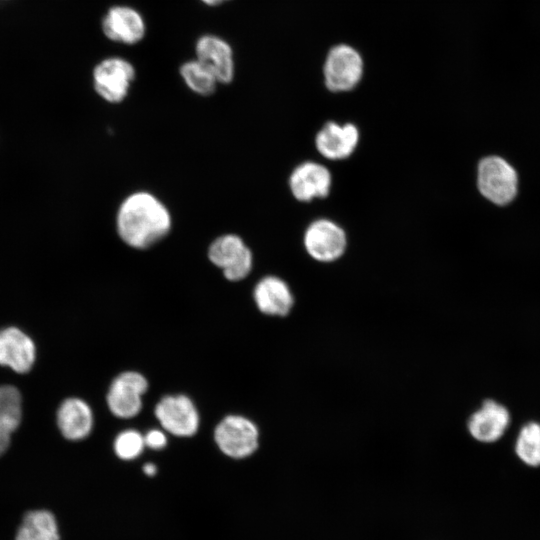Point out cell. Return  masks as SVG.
<instances>
[{"mask_svg": "<svg viewBox=\"0 0 540 540\" xmlns=\"http://www.w3.org/2000/svg\"><path fill=\"white\" fill-rule=\"evenodd\" d=\"M171 227L169 209L150 192H133L118 208L117 233L121 240L133 249L151 248L169 234Z\"/></svg>", "mask_w": 540, "mask_h": 540, "instance_id": "1", "label": "cell"}, {"mask_svg": "<svg viewBox=\"0 0 540 540\" xmlns=\"http://www.w3.org/2000/svg\"><path fill=\"white\" fill-rule=\"evenodd\" d=\"M518 174L504 158L491 155L480 160L477 167V188L495 205L511 203L518 193Z\"/></svg>", "mask_w": 540, "mask_h": 540, "instance_id": "2", "label": "cell"}, {"mask_svg": "<svg viewBox=\"0 0 540 540\" xmlns=\"http://www.w3.org/2000/svg\"><path fill=\"white\" fill-rule=\"evenodd\" d=\"M135 77L133 64L120 56L103 58L92 70L95 92L112 104L121 103L128 96Z\"/></svg>", "mask_w": 540, "mask_h": 540, "instance_id": "3", "label": "cell"}, {"mask_svg": "<svg viewBox=\"0 0 540 540\" xmlns=\"http://www.w3.org/2000/svg\"><path fill=\"white\" fill-rule=\"evenodd\" d=\"M207 255L229 281L243 280L253 267V253L237 234L228 233L214 239Z\"/></svg>", "mask_w": 540, "mask_h": 540, "instance_id": "4", "label": "cell"}, {"mask_svg": "<svg viewBox=\"0 0 540 540\" xmlns=\"http://www.w3.org/2000/svg\"><path fill=\"white\" fill-rule=\"evenodd\" d=\"M363 61L351 46L340 44L333 47L324 64V81L333 92L353 89L361 80Z\"/></svg>", "mask_w": 540, "mask_h": 540, "instance_id": "5", "label": "cell"}, {"mask_svg": "<svg viewBox=\"0 0 540 540\" xmlns=\"http://www.w3.org/2000/svg\"><path fill=\"white\" fill-rule=\"evenodd\" d=\"M215 441L229 457L241 459L250 456L258 447V430L249 419L229 415L216 427Z\"/></svg>", "mask_w": 540, "mask_h": 540, "instance_id": "6", "label": "cell"}, {"mask_svg": "<svg viewBox=\"0 0 540 540\" xmlns=\"http://www.w3.org/2000/svg\"><path fill=\"white\" fill-rule=\"evenodd\" d=\"M344 230L328 219L312 222L304 234L307 253L319 262H332L341 257L346 249Z\"/></svg>", "mask_w": 540, "mask_h": 540, "instance_id": "7", "label": "cell"}, {"mask_svg": "<svg viewBox=\"0 0 540 540\" xmlns=\"http://www.w3.org/2000/svg\"><path fill=\"white\" fill-rule=\"evenodd\" d=\"M101 29L110 41L134 45L146 34V22L143 15L128 5H113L103 15Z\"/></svg>", "mask_w": 540, "mask_h": 540, "instance_id": "8", "label": "cell"}, {"mask_svg": "<svg viewBox=\"0 0 540 540\" xmlns=\"http://www.w3.org/2000/svg\"><path fill=\"white\" fill-rule=\"evenodd\" d=\"M148 388V382L143 375L127 371L118 375L112 382L107 404L110 411L120 418L136 416L142 407V395Z\"/></svg>", "mask_w": 540, "mask_h": 540, "instance_id": "9", "label": "cell"}, {"mask_svg": "<svg viewBox=\"0 0 540 540\" xmlns=\"http://www.w3.org/2000/svg\"><path fill=\"white\" fill-rule=\"evenodd\" d=\"M155 415L162 427L173 435L188 437L198 430L199 414L185 395L162 398L155 407Z\"/></svg>", "mask_w": 540, "mask_h": 540, "instance_id": "10", "label": "cell"}, {"mask_svg": "<svg viewBox=\"0 0 540 540\" xmlns=\"http://www.w3.org/2000/svg\"><path fill=\"white\" fill-rule=\"evenodd\" d=\"M195 58L206 66L219 84H229L235 75L233 48L215 34H204L195 43Z\"/></svg>", "mask_w": 540, "mask_h": 540, "instance_id": "11", "label": "cell"}, {"mask_svg": "<svg viewBox=\"0 0 540 540\" xmlns=\"http://www.w3.org/2000/svg\"><path fill=\"white\" fill-rule=\"evenodd\" d=\"M509 423L508 409L494 400L487 399L469 417L467 428L475 440L492 443L504 435Z\"/></svg>", "mask_w": 540, "mask_h": 540, "instance_id": "12", "label": "cell"}, {"mask_svg": "<svg viewBox=\"0 0 540 540\" xmlns=\"http://www.w3.org/2000/svg\"><path fill=\"white\" fill-rule=\"evenodd\" d=\"M331 174L316 162L306 161L294 168L289 177V188L297 200L309 202L314 198H324L329 194Z\"/></svg>", "mask_w": 540, "mask_h": 540, "instance_id": "13", "label": "cell"}, {"mask_svg": "<svg viewBox=\"0 0 540 540\" xmlns=\"http://www.w3.org/2000/svg\"><path fill=\"white\" fill-rule=\"evenodd\" d=\"M359 142V131L351 123H326L315 138L318 152L325 158L340 160L349 157Z\"/></svg>", "mask_w": 540, "mask_h": 540, "instance_id": "14", "label": "cell"}, {"mask_svg": "<svg viewBox=\"0 0 540 540\" xmlns=\"http://www.w3.org/2000/svg\"><path fill=\"white\" fill-rule=\"evenodd\" d=\"M35 352L32 339L20 329L9 327L0 330V365L26 373L32 368Z\"/></svg>", "mask_w": 540, "mask_h": 540, "instance_id": "15", "label": "cell"}, {"mask_svg": "<svg viewBox=\"0 0 540 540\" xmlns=\"http://www.w3.org/2000/svg\"><path fill=\"white\" fill-rule=\"evenodd\" d=\"M253 296L258 309L271 316H286L294 305L288 284L272 275L262 278L256 284Z\"/></svg>", "mask_w": 540, "mask_h": 540, "instance_id": "16", "label": "cell"}, {"mask_svg": "<svg viewBox=\"0 0 540 540\" xmlns=\"http://www.w3.org/2000/svg\"><path fill=\"white\" fill-rule=\"evenodd\" d=\"M14 540H61L56 515L47 508L27 510L16 528Z\"/></svg>", "mask_w": 540, "mask_h": 540, "instance_id": "17", "label": "cell"}, {"mask_svg": "<svg viewBox=\"0 0 540 540\" xmlns=\"http://www.w3.org/2000/svg\"><path fill=\"white\" fill-rule=\"evenodd\" d=\"M57 423L65 438L69 440L83 439L92 429V411L88 404L81 399H66L58 409Z\"/></svg>", "mask_w": 540, "mask_h": 540, "instance_id": "18", "label": "cell"}, {"mask_svg": "<svg viewBox=\"0 0 540 540\" xmlns=\"http://www.w3.org/2000/svg\"><path fill=\"white\" fill-rule=\"evenodd\" d=\"M179 74L185 85L197 95L209 96L219 84L212 72L196 58L182 63Z\"/></svg>", "mask_w": 540, "mask_h": 540, "instance_id": "19", "label": "cell"}, {"mask_svg": "<svg viewBox=\"0 0 540 540\" xmlns=\"http://www.w3.org/2000/svg\"><path fill=\"white\" fill-rule=\"evenodd\" d=\"M22 417L21 395L11 385L0 386V433L11 435L19 426Z\"/></svg>", "mask_w": 540, "mask_h": 540, "instance_id": "20", "label": "cell"}, {"mask_svg": "<svg viewBox=\"0 0 540 540\" xmlns=\"http://www.w3.org/2000/svg\"><path fill=\"white\" fill-rule=\"evenodd\" d=\"M515 452L525 464L540 466V423L525 424L516 439Z\"/></svg>", "mask_w": 540, "mask_h": 540, "instance_id": "21", "label": "cell"}, {"mask_svg": "<svg viewBox=\"0 0 540 540\" xmlns=\"http://www.w3.org/2000/svg\"><path fill=\"white\" fill-rule=\"evenodd\" d=\"M145 447L144 436L136 430L121 432L115 439L114 451L122 460L137 458Z\"/></svg>", "mask_w": 540, "mask_h": 540, "instance_id": "22", "label": "cell"}, {"mask_svg": "<svg viewBox=\"0 0 540 540\" xmlns=\"http://www.w3.org/2000/svg\"><path fill=\"white\" fill-rule=\"evenodd\" d=\"M144 443L145 446L151 448V449H162L165 447L167 443V439L165 434L157 429L150 430L145 436H144Z\"/></svg>", "mask_w": 540, "mask_h": 540, "instance_id": "23", "label": "cell"}, {"mask_svg": "<svg viewBox=\"0 0 540 540\" xmlns=\"http://www.w3.org/2000/svg\"><path fill=\"white\" fill-rule=\"evenodd\" d=\"M10 443V436L0 433V456L7 450Z\"/></svg>", "mask_w": 540, "mask_h": 540, "instance_id": "24", "label": "cell"}, {"mask_svg": "<svg viewBox=\"0 0 540 540\" xmlns=\"http://www.w3.org/2000/svg\"><path fill=\"white\" fill-rule=\"evenodd\" d=\"M143 472L147 475V476H154L157 472V468L156 466L153 464V463H146L144 466H143Z\"/></svg>", "mask_w": 540, "mask_h": 540, "instance_id": "25", "label": "cell"}, {"mask_svg": "<svg viewBox=\"0 0 540 540\" xmlns=\"http://www.w3.org/2000/svg\"><path fill=\"white\" fill-rule=\"evenodd\" d=\"M200 1L207 6H217L230 0H200Z\"/></svg>", "mask_w": 540, "mask_h": 540, "instance_id": "26", "label": "cell"}]
</instances>
